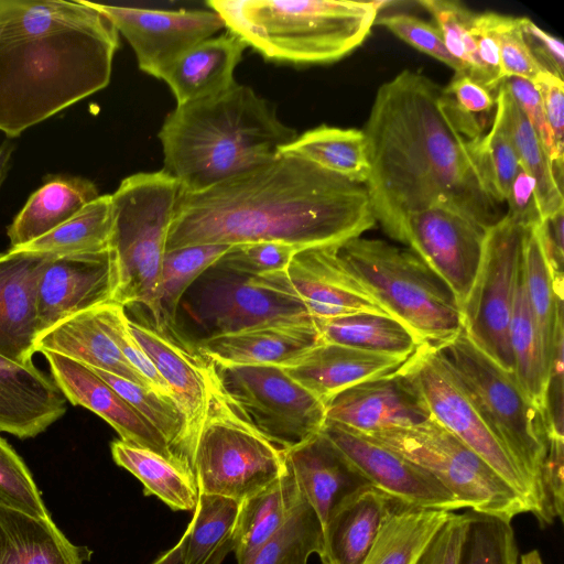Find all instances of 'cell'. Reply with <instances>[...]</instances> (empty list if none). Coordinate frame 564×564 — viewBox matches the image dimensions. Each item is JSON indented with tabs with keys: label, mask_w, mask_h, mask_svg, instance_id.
<instances>
[{
	"label": "cell",
	"mask_w": 564,
	"mask_h": 564,
	"mask_svg": "<svg viewBox=\"0 0 564 564\" xmlns=\"http://www.w3.org/2000/svg\"><path fill=\"white\" fill-rule=\"evenodd\" d=\"M370 173L365 183L376 221L392 239L405 216L451 208L484 230L503 215L443 88L404 69L377 90L364 128Z\"/></svg>",
	"instance_id": "1"
},
{
	"label": "cell",
	"mask_w": 564,
	"mask_h": 564,
	"mask_svg": "<svg viewBox=\"0 0 564 564\" xmlns=\"http://www.w3.org/2000/svg\"><path fill=\"white\" fill-rule=\"evenodd\" d=\"M376 223L364 184L280 154L207 189L180 191L165 251L254 241L340 246Z\"/></svg>",
	"instance_id": "2"
},
{
	"label": "cell",
	"mask_w": 564,
	"mask_h": 564,
	"mask_svg": "<svg viewBox=\"0 0 564 564\" xmlns=\"http://www.w3.org/2000/svg\"><path fill=\"white\" fill-rule=\"evenodd\" d=\"M118 47L87 1L0 0V131L19 137L106 88Z\"/></svg>",
	"instance_id": "3"
},
{
	"label": "cell",
	"mask_w": 564,
	"mask_h": 564,
	"mask_svg": "<svg viewBox=\"0 0 564 564\" xmlns=\"http://www.w3.org/2000/svg\"><path fill=\"white\" fill-rule=\"evenodd\" d=\"M296 137L265 99L237 83L218 95L176 105L158 133L162 170L184 193L263 165Z\"/></svg>",
	"instance_id": "4"
},
{
	"label": "cell",
	"mask_w": 564,
	"mask_h": 564,
	"mask_svg": "<svg viewBox=\"0 0 564 564\" xmlns=\"http://www.w3.org/2000/svg\"><path fill=\"white\" fill-rule=\"evenodd\" d=\"M237 35L267 61L334 63L370 34L381 2L355 0H209Z\"/></svg>",
	"instance_id": "5"
},
{
	"label": "cell",
	"mask_w": 564,
	"mask_h": 564,
	"mask_svg": "<svg viewBox=\"0 0 564 564\" xmlns=\"http://www.w3.org/2000/svg\"><path fill=\"white\" fill-rule=\"evenodd\" d=\"M338 254L388 314L421 344L442 346L463 330L462 310L453 292L409 248L360 236L340 245Z\"/></svg>",
	"instance_id": "6"
},
{
	"label": "cell",
	"mask_w": 564,
	"mask_h": 564,
	"mask_svg": "<svg viewBox=\"0 0 564 564\" xmlns=\"http://www.w3.org/2000/svg\"><path fill=\"white\" fill-rule=\"evenodd\" d=\"M178 193L177 181L161 170L127 176L111 194L110 249L118 270L113 303L144 305L156 326L161 323L156 292Z\"/></svg>",
	"instance_id": "7"
},
{
	"label": "cell",
	"mask_w": 564,
	"mask_h": 564,
	"mask_svg": "<svg viewBox=\"0 0 564 564\" xmlns=\"http://www.w3.org/2000/svg\"><path fill=\"white\" fill-rule=\"evenodd\" d=\"M437 348L530 484L539 509L536 519L549 525L541 482L546 440L543 413L529 401L514 373L479 350L464 330Z\"/></svg>",
	"instance_id": "8"
},
{
	"label": "cell",
	"mask_w": 564,
	"mask_h": 564,
	"mask_svg": "<svg viewBox=\"0 0 564 564\" xmlns=\"http://www.w3.org/2000/svg\"><path fill=\"white\" fill-rule=\"evenodd\" d=\"M209 378L207 413L193 456L196 486L198 494L241 502L285 471V451L234 412L217 389L210 370Z\"/></svg>",
	"instance_id": "9"
},
{
	"label": "cell",
	"mask_w": 564,
	"mask_h": 564,
	"mask_svg": "<svg viewBox=\"0 0 564 564\" xmlns=\"http://www.w3.org/2000/svg\"><path fill=\"white\" fill-rule=\"evenodd\" d=\"M365 435L431 473L454 495L460 508L508 521L531 512L513 488L433 416L416 425Z\"/></svg>",
	"instance_id": "10"
},
{
	"label": "cell",
	"mask_w": 564,
	"mask_h": 564,
	"mask_svg": "<svg viewBox=\"0 0 564 564\" xmlns=\"http://www.w3.org/2000/svg\"><path fill=\"white\" fill-rule=\"evenodd\" d=\"M207 362L227 404L279 448L290 451L322 431L325 405L282 367Z\"/></svg>",
	"instance_id": "11"
},
{
	"label": "cell",
	"mask_w": 564,
	"mask_h": 564,
	"mask_svg": "<svg viewBox=\"0 0 564 564\" xmlns=\"http://www.w3.org/2000/svg\"><path fill=\"white\" fill-rule=\"evenodd\" d=\"M399 369L416 387L431 415L480 456L527 501L530 513L538 518L530 484L437 346L420 345Z\"/></svg>",
	"instance_id": "12"
},
{
	"label": "cell",
	"mask_w": 564,
	"mask_h": 564,
	"mask_svg": "<svg viewBox=\"0 0 564 564\" xmlns=\"http://www.w3.org/2000/svg\"><path fill=\"white\" fill-rule=\"evenodd\" d=\"M524 229L506 213L486 230L478 274L462 306L463 330L508 372H513L509 325Z\"/></svg>",
	"instance_id": "13"
},
{
	"label": "cell",
	"mask_w": 564,
	"mask_h": 564,
	"mask_svg": "<svg viewBox=\"0 0 564 564\" xmlns=\"http://www.w3.org/2000/svg\"><path fill=\"white\" fill-rule=\"evenodd\" d=\"M485 235L462 214L433 206L405 216L393 239L406 245L446 283L462 310L478 274Z\"/></svg>",
	"instance_id": "14"
},
{
	"label": "cell",
	"mask_w": 564,
	"mask_h": 564,
	"mask_svg": "<svg viewBox=\"0 0 564 564\" xmlns=\"http://www.w3.org/2000/svg\"><path fill=\"white\" fill-rule=\"evenodd\" d=\"M87 2L128 41L139 68L158 79L188 48L226 29L210 9L159 10Z\"/></svg>",
	"instance_id": "15"
},
{
	"label": "cell",
	"mask_w": 564,
	"mask_h": 564,
	"mask_svg": "<svg viewBox=\"0 0 564 564\" xmlns=\"http://www.w3.org/2000/svg\"><path fill=\"white\" fill-rule=\"evenodd\" d=\"M338 247L300 250L285 270L259 278L274 290L300 301L313 318L358 313L390 316L346 268L338 254Z\"/></svg>",
	"instance_id": "16"
},
{
	"label": "cell",
	"mask_w": 564,
	"mask_h": 564,
	"mask_svg": "<svg viewBox=\"0 0 564 564\" xmlns=\"http://www.w3.org/2000/svg\"><path fill=\"white\" fill-rule=\"evenodd\" d=\"M368 480L394 500L416 507L462 509L431 473L369 436L326 421L321 431Z\"/></svg>",
	"instance_id": "17"
},
{
	"label": "cell",
	"mask_w": 564,
	"mask_h": 564,
	"mask_svg": "<svg viewBox=\"0 0 564 564\" xmlns=\"http://www.w3.org/2000/svg\"><path fill=\"white\" fill-rule=\"evenodd\" d=\"M117 286L111 249L52 257L37 285L39 335L68 316L113 302Z\"/></svg>",
	"instance_id": "18"
},
{
	"label": "cell",
	"mask_w": 564,
	"mask_h": 564,
	"mask_svg": "<svg viewBox=\"0 0 564 564\" xmlns=\"http://www.w3.org/2000/svg\"><path fill=\"white\" fill-rule=\"evenodd\" d=\"M196 313L200 322L213 327L212 334L311 316L300 301L274 290L261 278L235 273L206 284Z\"/></svg>",
	"instance_id": "19"
},
{
	"label": "cell",
	"mask_w": 564,
	"mask_h": 564,
	"mask_svg": "<svg viewBox=\"0 0 564 564\" xmlns=\"http://www.w3.org/2000/svg\"><path fill=\"white\" fill-rule=\"evenodd\" d=\"M399 368L334 397L325 405L326 421L366 434L416 425L430 419V410L416 387Z\"/></svg>",
	"instance_id": "20"
},
{
	"label": "cell",
	"mask_w": 564,
	"mask_h": 564,
	"mask_svg": "<svg viewBox=\"0 0 564 564\" xmlns=\"http://www.w3.org/2000/svg\"><path fill=\"white\" fill-rule=\"evenodd\" d=\"M41 354L48 362L53 381L72 404L99 415L121 441L150 449L185 468L164 437L93 369L53 351Z\"/></svg>",
	"instance_id": "21"
},
{
	"label": "cell",
	"mask_w": 564,
	"mask_h": 564,
	"mask_svg": "<svg viewBox=\"0 0 564 564\" xmlns=\"http://www.w3.org/2000/svg\"><path fill=\"white\" fill-rule=\"evenodd\" d=\"M130 332L170 388L186 425L192 458L205 420L210 393L208 362L167 332L166 324H143L128 317Z\"/></svg>",
	"instance_id": "22"
},
{
	"label": "cell",
	"mask_w": 564,
	"mask_h": 564,
	"mask_svg": "<svg viewBox=\"0 0 564 564\" xmlns=\"http://www.w3.org/2000/svg\"><path fill=\"white\" fill-rule=\"evenodd\" d=\"M54 256L10 249L0 254V355L32 365L37 330V285Z\"/></svg>",
	"instance_id": "23"
},
{
	"label": "cell",
	"mask_w": 564,
	"mask_h": 564,
	"mask_svg": "<svg viewBox=\"0 0 564 564\" xmlns=\"http://www.w3.org/2000/svg\"><path fill=\"white\" fill-rule=\"evenodd\" d=\"M322 343L312 316L231 333L212 334L197 345L207 361L224 366L286 367Z\"/></svg>",
	"instance_id": "24"
},
{
	"label": "cell",
	"mask_w": 564,
	"mask_h": 564,
	"mask_svg": "<svg viewBox=\"0 0 564 564\" xmlns=\"http://www.w3.org/2000/svg\"><path fill=\"white\" fill-rule=\"evenodd\" d=\"M406 358L319 343L284 371L324 405L344 390L397 370Z\"/></svg>",
	"instance_id": "25"
},
{
	"label": "cell",
	"mask_w": 564,
	"mask_h": 564,
	"mask_svg": "<svg viewBox=\"0 0 564 564\" xmlns=\"http://www.w3.org/2000/svg\"><path fill=\"white\" fill-rule=\"evenodd\" d=\"M65 411V398L53 379L33 364L22 365L0 355V432L34 437Z\"/></svg>",
	"instance_id": "26"
},
{
	"label": "cell",
	"mask_w": 564,
	"mask_h": 564,
	"mask_svg": "<svg viewBox=\"0 0 564 564\" xmlns=\"http://www.w3.org/2000/svg\"><path fill=\"white\" fill-rule=\"evenodd\" d=\"M285 458L302 497L314 509L322 525L343 499L370 485L322 432L286 451Z\"/></svg>",
	"instance_id": "27"
},
{
	"label": "cell",
	"mask_w": 564,
	"mask_h": 564,
	"mask_svg": "<svg viewBox=\"0 0 564 564\" xmlns=\"http://www.w3.org/2000/svg\"><path fill=\"white\" fill-rule=\"evenodd\" d=\"M397 502L371 485L343 499L323 525L322 564H362L384 518Z\"/></svg>",
	"instance_id": "28"
},
{
	"label": "cell",
	"mask_w": 564,
	"mask_h": 564,
	"mask_svg": "<svg viewBox=\"0 0 564 564\" xmlns=\"http://www.w3.org/2000/svg\"><path fill=\"white\" fill-rule=\"evenodd\" d=\"M247 45L227 32L188 48L163 73L176 105L218 95L234 84V72Z\"/></svg>",
	"instance_id": "29"
},
{
	"label": "cell",
	"mask_w": 564,
	"mask_h": 564,
	"mask_svg": "<svg viewBox=\"0 0 564 564\" xmlns=\"http://www.w3.org/2000/svg\"><path fill=\"white\" fill-rule=\"evenodd\" d=\"M36 351L63 355L154 391L149 380L130 365L102 330L93 308L68 316L41 333L35 341Z\"/></svg>",
	"instance_id": "30"
},
{
	"label": "cell",
	"mask_w": 564,
	"mask_h": 564,
	"mask_svg": "<svg viewBox=\"0 0 564 564\" xmlns=\"http://www.w3.org/2000/svg\"><path fill=\"white\" fill-rule=\"evenodd\" d=\"M84 556L51 517L0 503V564H83Z\"/></svg>",
	"instance_id": "31"
},
{
	"label": "cell",
	"mask_w": 564,
	"mask_h": 564,
	"mask_svg": "<svg viewBox=\"0 0 564 564\" xmlns=\"http://www.w3.org/2000/svg\"><path fill=\"white\" fill-rule=\"evenodd\" d=\"M99 196L80 176L48 175L8 227L11 248L19 249L52 231Z\"/></svg>",
	"instance_id": "32"
},
{
	"label": "cell",
	"mask_w": 564,
	"mask_h": 564,
	"mask_svg": "<svg viewBox=\"0 0 564 564\" xmlns=\"http://www.w3.org/2000/svg\"><path fill=\"white\" fill-rule=\"evenodd\" d=\"M303 499L286 464L285 471L273 482L240 502L234 530L237 564H247L251 556L290 518Z\"/></svg>",
	"instance_id": "33"
},
{
	"label": "cell",
	"mask_w": 564,
	"mask_h": 564,
	"mask_svg": "<svg viewBox=\"0 0 564 564\" xmlns=\"http://www.w3.org/2000/svg\"><path fill=\"white\" fill-rule=\"evenodd\" d=\"M452 511L397 502L362 564H414Z\"/></svg>",
	"instance_id": "34"
},
{
	"label": "cell",
	"mask_w": 564,
	"mask_h": 564,
	"mask_svg": "<svg viewBox=\"0 0 564 564\" xmlns=\"http://www.w3.org/2000/svg\"><path fill=\"white\" fill-rule=\"evenodd\" d=\"M496 105L505 118L520 167L534 180L543 223L564 209L563 188L555 178L553 163L530 121L502 84L496 94Z\"/></svg>",
	"instance_id": "35"
},
{
	"label": "cell",
	"mask_w": 564,
	"mask_h": 564,
	"mask_svg": "<svg viewBox=\"0 0 564 564\" xmlns=\"http://www.w3.org/2000/svg\"><path fill=\"white\" fill-rule=\"evenodd\" d=\"M115 463L143 485L145 496H155L175 511H194L198 501L195 477L178 464L121 440L111 443Z\"/></svg>",
	"instance_id": "36"
},
{
	"label": "cell",
	"mask_w": 564,
	"mask_h": 564,
	"mask_svg": "<svg viewBox=\"0 0 564 564\" xmlns=\"http://www.w3.org/2000/svg\"><path fill=\"white\" fill-rule=\"evenodd\" d=\"M280 154L302 158L364 185L370 173L366 137L359 129L322 124L297 135Z\"/></svg>",
	"instance_id": "37"
},
{
	"label": "cell",
	"mask_w": 564,
	"mask_h": 564,
	"mask_svg": "<svg viewBox=\"0 0 564 564\" xmlns=\"http://www.w3.org/2000/svg\"><path fill=\"white\" fill-rule=\"evenodd\" d=\"M541 224L524 229L522 275L524 288L550 364L558 324L563 321V281H555L542 238Z\"/></svg>",
	"instance_id": "38"
},
{
	"label": "cell",
	"mask_w": 564,
	"mask_h": 564,
	"mask_svg": "<svg viewBox=\"0 0 564 564\" xmlns=\"http://www.w3.org/2000/svg\"><path fill=\"white\" fill-rule=\"evenodd\" d=\"M314 321L322 343L406 359L422 345L405 325L386 315L358 313Z\"/></svg>",
	"instance_id": "39"
},
{
	"label": "cell",
	"mask_w": 564,
	"mask_h": 564,
	"mask_svg": "<svg viewBox=\"0 0 564 564\" xmlns=\"http://www.w3.org/2000/svg\"><path fill=\"white\" fill-rule=\"evenodd\" d=\"M509 343L514 377L529 401L544 415L549 362L528 301L522 260L514 290Z\"/></svg>",
	"instance_id": "40"
},
{
	"label": "cell",
	"mask_w": 564,
	"mask_h": 564,
	"mask_svg": "<svg viewBox=\"0 0 564 564\" xmlns=\"http://www.w3.org/2000/svg\"><path fill=\"white\" fill-rule=\"evenodd\" d=\"M240 502L199 494L182 541V564H221L234 549V530Z\"/></svg>",
	"instance_id": "41"
},
{
	"label": "cell",
	"mask_w": 564,
	"mask_h": 564,
	"mask_svg": "<svg viewBox=\"0 0 564 564\" xmlns=\"http://www.w3.org/2000/svg\"><path fill=\"white\" fill-rule=\"evenodd\" d=\"M112 229L111 194L99 195L72 218L19 249L54 257L101 252L110 249Z\"/></svg>",
	"instance_id": "42"
},
{
	"label": "cell",
	"mask_w": 564,
	"mask_h": 564,
	"mask_svg": "<svg viewBox=\"0 0 564 564\" xmlns=\"http://www.w3.org/2000/svg\"><path fill=\"white\" fill-rule=\"evenodd\" d=\"M231 247L197 245L165 251L156 292L160 325L172 326L175 323L178 304L186 290L202 273L217 264Z\"/></svg>",
	"instance_id": "43"
},
{
	"label": "cell",
	"mask_w": 564,
	"mask_h": 564,
	"mask_svg": "<svg viewBox=\"0 0 564 564\" xmlns=\"http://www.w3.org/2000/svg\"><path fill=\"white\" fill-rule=\"evenodd\" d=\"M322 522L303 498L288 521L251 556L247 564H307L322 552Z\"/></svg>",
	"instance_id": "44"
},
{
	"label": "cell",
	"mask_w": 564,
	"mask_h": 564,
	"mask_svg": "<svg viewBox=\"0 0 564 564\" xmlns=\"http://www.w3.org/2000/svg\"><path fill=\"white\" fill-rule=\"evenodd\" d=\"M466 522L456 564H518L519 552L511 521L475 511Z\"/></svg>",
	"instance_id": "45"
},
{
	"label": "cell",
	"mask_w": 564,
	"mask_h": 564,
	"mask_svg": "<svg viewBox=\"0 0 564 564\" xmlns=\"http://www.w3.org/2000/svg\"><path fill=\"white\" fill-rule=\"evenodd\" d=\"M419 3L435 20L451 55L462 65L468 76L484 86L482 65L469 30L474 12L457 1L422 0Z\"/></svg>",
	"instance_id": "46"
},
{
	"label": "cell",
	"mask_w": 564,
	"mask_h": 564,
	"mask_svg": "<svg viewBox=\"0 0 564 564\" xmlns=\"http://www.w3.org/2000/svg\"><path fill=\"white\" fill-rule=\"evenodd\" d=\"M476 153L492 196L499 204L506 202L520 165L497 105L489 129L476 142Z\"/></svg>",
	"instance_id": "47"
},
{
	"label": "cell",
	"mask_w": 564,
	"mask_h": 564,
	"mask_svg": "<svg viewBox=\"0 0 564 564\" xmlns=\"http://www.w3.org/2000/svg\"><path fill=\"white\" fill-rule=\"evenodd\" d=\"M445 104L459 129L473 141L489 129L496 111V94L467 74H455L443 88Z\"/></svg>",
	"instance_id": "48"
},
{
	"label": "cell",
	"mask_w": 564,
	"mask_h": 564,
	"mask_svg": "<svg viewBox=\"0 0 564 564\" xmlns=\"http://www.w3.org/2000/svg\"><path fill=\"white\" fill-rule=\"evenodd\" d=\"M93 311L102 330L110 337L130 365L149 380L153 390L162 397L174 399L166 382L130 332L126 307L110 302L99 305Z\"/></svg>",
	"instance_id": "49"
},
{
	"label": "cell",
	"mask_w": 564,
	"mask_h": 564,
	"mask_svg": "<svg viewBox=\"0 0 564 564\" xmlns=\"http://www.w3.org/2000/svg\"><path fill=\"white\" fill-rule=\"evenodd\" d=\"M0 503L37 517H51L29 468L2 437H0Z\"/></svg>",
	"instance_id": "50"
},
{
	"label": "cell",
	"mask_w": 564,
	"mask_h": 564,
	"mask_svg": "<svg viewBox=\"0 0 564 564\" xmlns=\"http://www.w3.org/2000/svg\"><path fill=\"white\" fill-rule=\"evenodd\" d=\"M297 251L295 247L283 242H245L234 245L217 264L230 273L259 276L285 270Z\"/></svg>",
	"instance_id": "51"
},
{
	"label": "cell",
	"mask_w": 564,
	"mask_h": 564,
	"mask_svg": "<svg viewBox=\"0 0 564 564\" xmlns=\"http://www.w3.org/2000/svg\"><path fill=\"white\" fill-rule=\"evenodd\" d=\"M376 23L387 28L397 37L422 53L446 64L455 70V74H466L462 65L447 51L436 25L402 12L378 15Z\"/></svg>",
	"instance_id": "52"
},
{
	"label": "cell",
	"mask_w": 564,
	"mask_h": 564,
	"mask_svg": "<svg viewBox=\"0 0 564 564\" xmlns=\"http://www.w3.org/2000/svg\"><path fill=\"white\" fill-rule=\"evenodd\" d=\"M495 29L503 79L520 77L534 82L544 70L534 59L524 41L520 18L497 13Z\"/></svg>",
	"instance_id": "53"
},
{
	"label": "cell",
	"mask_w": 564,
	"mask_h": 564,
	"mask_svg": "<svg viewBox=\"0 0 564 564\" xmlns=\"http://www.w3.org/2000/svg\"><path fill=\"white\" fill-rule=\"evenodd\" d=\"M496 17L497 13L495 12L474 13L469 29L482 65L485 76L484 86L494 94H497L503 80L499 45L495 29Z\"/></svg>",
	"instance_id": "54"
},
{
	"label": "cell",
	"mask_w": 564,
	"mask_h": 564,
	"mask_svg": "<svg viewBox=\"0 0 564 564\" xmlns=\"http://www.w3.org/2000/svg\"><path fill=\"white\" fill-rule=\"evenodd\" d=\"M544 144L552 163H563L556 154L553 137L547 126L542 99L535 85L524 78L507 77L501 83Z\"/></svg>",
	"instance_id": "55"
},
{
	"label": "cell",
	"mask_w": 564,
	"mask_h": 564,
	"mask_svg": "<svg viewBox=\"0 0 564 564\" xmlns=\"http://www.w3.org/2000/svg\"><path fill=\"white\" fill-rule=\"evenodd\" d=\"M465 522V513L452 511L414 564H456Z\"/></svg>",
	"instance_id": "56"
},
{
	"label": "cell",
	"mask_w": 564,
	"mask_h": 564,
	"mask_svg": "<svg viewBox=\"0 0 564 564\" xmlns=\"http://www.w3.org/2000/svg\"><path fill=\"white\" fill-rule=\"evenodd\" d=\"M524 41L541 68L564 78V46L560 39L544 32L528 18H520Z\"/></svg>",
	"instance_id": "57"
},
{
	"label": "cell",
	"mask_w": 564,
	"mask_h": 564,
	"mask_svg": "<svg viewBox=\"0 0 564 564\" xmlns=\"http://www.w3.org/2000/svg\"><path fill=\"white\" fill-rule=\"evenodd\" d=\"M538 88L556 154L563 159L564 137V83L563 79L543 72L532 82Z\"/></svg>",
	"instance_id": "58"
},
{
	"label": "cell",
	"mask_w": 564,
	"mask_h": 564,
	"mask_svg": "<svg viewBox=\"0 0 564 564\" xmlns=\"http://www.w3.org/2000/svg\"><path fill=\"white\" fill-rule=\"evenodd\" d=\"M507 214L522 227L529 228L542 223L535 194L534 180L519 167L506 199Z\"/></svg>",
	"instance_id": "59"
},
{
	"label": "cell",
	"mask_w": 564,
	"mask_h": 564,
	"mask_svg": "<svg viewBox=\"0 0 564 564\" xmlns=\"http://www.w3.org/2000/svg\"><path fill=\"white\" fill-rule=\"evenodd\" d=\"M13 149L14 147L10 142L0 145V188L9 172Z\"/></svg>",
	"instance_id": "60"
},
{
	"label": "cell",
	"mask_w": 564,
	"mask_h": 564,
	"mask_svg": "<svg viewBox=\"0 0 564 564\" xmlns=\"http://www.w3.org/2000/svg\"><path fill=\"white\" fill-rule=\"evenodd\" d=\"M151 564H182V541H181V539L170 550L160 554V556Z\"/></svg>",
	"instance_id": "61"
},
{
	"label": "cell",
	"mask_w": 564,
	"mask_h": 564,
	"mask_svg": "<svg viewBox=\"0 0 564 564\" xmlns=\"http://www.w3.org/2000/svg\"><path fill=\"white\" fill-rule=\"evenodd\" d=\"M518 564H543L541 555L538 550H532L530 552L524 553L520 557V563Z\"/></svg>",
	"instance_id": "62"
}]
</instances>
